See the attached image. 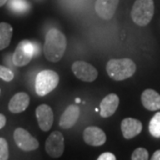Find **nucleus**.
<instances>
[{
	"label": "nucleus",
	"instance_id": "obj_1",
	"mask_svg": "<svg viewBox=\"0 0 160 160\" xmlns=\"http://www.w3.org/2000/svg\"><path fill=\"white\" fill-rule=\"evenodd\" d=\"M67 47V39L62 31L57 29H51L46 33L44 54L52 62H58L63 57Z\"/></svg>",
	"mask_w": 160,
	"mask_h": 160
},
{
	"label": "nucleus",
	"instance_id": "obj_2",
	"mask_svg": "<svg viewBox=\"0 0 160 160\" xmlns=\"http://www.w3.org/2000/svg\"><path fill=\"white\" fill-rule=\"evenodd\" d=\"M106 71L110 78L121 81L133 76L136 71V64L128 58L111 59L106 65Z\"/></svg>",
	"mask_w": 160,
	"mask_h": 160
},
{
	"label": "nucleus",
	"instance_id": "obj_3",
	"mask_svg": "<svg viewBox=\"0 0 160 160\" xmlns=\"http://www.w3.org/2000/svg\"><path fill=\"white\" fill-rule=\"evenodd\" d=\"M154 15L153 0H136L132 6L131 16L133 22L138 26L148 25Z\"/></svg>",
	"mask_w": 160,
	"mask_h": 160
},
{
	"label": "nucleus",
	"instance_id": "obj_4",
	"mask_svg": "<svg viewBox=\"0 0 160 160\" xmlns=\"http://www.w3.org/2000/svg\"><path fill=\"white\" fill-rule=\"evenodd\" d=\"M59 75L51 69H46L40 71L37 75L35 82L36 92L39 96H45L53 91L59 84Z\"/></svg>",
	"mask_w": 160,
	"mask_h": 160
},
{
	"label": "nucleus",
	"instance_id": "obj_5",
	"mask_svg": "<svg viewBox=\"0 0 160 160\" xmlns=\"http://www.w3.org/2000/svg\"><path fill=\"white\" fill-rule=\"evenodd\" d=\"M35 54L34 45L29 40H22L18 44L12 55V62L15 66L22 67L31 61Z\"/></svg>",
	"mask_w": 160,
	"mask_h": 160
},
{
	"label": "nucleus",
	"instance_id": "obj_6",
	"mask_svg": "<svg viewBox=\"0 0 160 160\" xmlns=\"http://www.w3.org/2000/svg\"><path fill=\"white\" fill-rule=\"evenodd\" d=\"M71 69L78 79L85 82H92L97 78L98 71L92 64L83 61L75 62Z\"/></svg>",
	"mask_w": 160,
	"mask_h": 160
},
{
	"label": "nucleus",
	"instance_id": "obj_7",
	"mask_svg": "<svg viewBox=\"0 0 160 160\" xmlns=\"http://www.w3.org/2000/svg\"><path fill=\"white\" fill-rule=\"evenodd\" d=\"M13 139L18 147L24 151L35 150L39 147L38 141L33 137L27 130L21 127L15 129L13 132Z\"/></svg>",
	"mask_w": 160,
	"mask_h": 160
},
{
	"label": "nucleus",
	"instance_id": "obj_8",
	"mask_svg": "<svg viewBox=\"0 0 160 160\" xmlns=\"http://www.w3.org/2000/svg\"><path fill=\"white\" fill-rule=\"evenodd\" d=\"M46 150L52 158H60L64 151V137L59 131L52 132L46 142Z\"/></svg>",
	"mask_w": 160,
	"mask_h": 160
},
{
	"label": "nucleus",
	"instance_id": "obj_9",
	"mask_svg": "<svg viewBox=\"0 0 160 160\" xmlns=\"http://www.w3.org/2000/svg\"><path fill=\"white\" fill-rule=\"evenodd\" d=\"M36 117L40 129L47 132L51 129L53 124V112L47 104H41L36 109Z\"/></svg>",
	"mask_w": 160,
	"mask_h": 160
},
{
	"label": "nucleus",
	"instance_id": "obj_10",
	"mask_svg": "<svg viewBox=\"0 0 160 160\" xmlns=\"http://www.w3.org/2000/svg\"><path fill=\"white\" fill-rule=\"evenodd\" d=\"M84 141L86 144L98 147L102 146L106 142V134L105 132L97 126H88L84 130L83 133Z\"/></svg>",
	"mask_w": 160,
	"mask_h": 160
},
{
	"label": "nucleus",
	"instance_id": "obj_11",
	"mask_svg": "<svg viewBox=\"0 0 160 160\" xmlns=\"http://www.w3.org/2000/svg\"><path fill=\"white\" fill-rule=\"evenodd\" d=\"M119 0H97L95 3V11L103 20H110L114 16Z\"/></svg>",
	"mask_w": 160,
	"mask_h": 160
},
{
	"label": "nucleus",
	"instance_id": "obj_12",
	"mask_svg": "<svg viewBox=\"0 0 160 160\" xmlns=\"http://www.w3.org/2000/svg\"><path fill=\"white\" fill-rule=\"evenodd\" d=\"M142 130V124L140 120L127 118L121 122V131L124 137L130 140L138 134H140Z\"/></svg>",
	"mask_w": 160,
	"mask_h": 160
},
{
	"label": "nucleus",
	"instance_id": "obj_13",
	"mask_svg": "<svg viewBox=\"0 0 160 160\" xmlns=\"http://www.w3.org/2000/svg\"><path fill=\"white\" fill-rule=\"evenodd\" d=\"M119 105V98L116 93H109L103 99L100 104V115L104 118H107L115 114Z\"/></svg>",
	"mask_w": 160,
	"mask_h": 160
},
{
	"label": "nucleus",
	"instance_id": "obj_14",
	"mask_svg": "<svg viewBox=\"0 0 160 160\" xmlns=\"http://www.w3.org/2000/svg\"><path fill=\"white\" fill-rule=\"evenodd\" d=\"M80 109L77 105H69L64 110L60 118V126L63 129H69L75 126L78 119L79 118Z\"/></svg>",
	"mask_w": 160,
	"mask_h": 160
},
{
	"label": "nucleus",
	"instance_id": "obj_15",
	"mask_svg": "<svg viewBox=\"0 0 160 160\" xmlns=\"http://www.w3.org/2000/svg\"><path fill=\"white\" fill-rule=\"evenodd\" d=\"M29 102L30 100L29 95L26 92H20L12 96L9 102L8 108L12 113H21L29 107Z\"/></svg>",
	"mask_w": 160,
	"mask_h": 160
},
{
	"label": "nucleus",
	"instance_id": "obj_16",
	"mask_svg": "<svg viewBox=\"0 0 160 160\" xmlns=\"http://www.w3.org/2000/svg\"><path fill=\"white\" fill-rule=\"evenodd\" d=\"M142 103L145 109L150 111L160 109V94L152 89H146L142 93Z\"/></svg>",
	"mask_w": 160,
	"mask_h": 160
},
{
	"label": "nucleus",
	"instance_id": "obj_17",
	"mask_svg": "<svg viewBox=\"0 0 160 160\" xmlns=\"http://www.w3.org/2000/svg\"><path fill=\"white\" fill-rule=\"evenodd\" d=\"M12 37V27L6 22H0V50L10 45Z\"/></svg>",
	"mask_w": 160,
	"mask_h": 160
},
{
	"label": "nucleus",
	"instance_id": "obj_18",
	"mask_svg": "<svg viewBox=\"0 0 160 160\" xmlns=\"http://www.w3.org/2000/svg\"><path fill=\"white\" fill-rule=\"evenodd\" d=\"M149 130L152 136L160 138V112L155 114L154 117L149 121Z\"/></svg>",
	"mask_w": 160,
	"mask_h": 160
},
{
	"label": "nucleus",
	"instance_id": "obj_19",
	"mask_svg": "<svg viewBox=\"0 0 160 160\" xmlns=\"http://www.w3.org/2000/svg\"><path fill=\"white\" fill-rule=\"evenodd\" d=\"M132 160H147L149 159V152L144 148H138L132 154Z\"/></svg>",
	"mask_w": 160,
	"mask_h": 160
},
{
	"label": "nucleus",
	"instance_id": "obj_20",
	"mask_svg": "<svg viewBox=\"0 0 160 160\" xmlns=\"http://www.w3.org/2000/svg\"><path fill=\"white\" fill-rule=\"evenodd\" d=\"M9 158L8 143L5 138L0 137V160H7Z\"/></svg>",
	"mask_w": 160,
	"mask_h": 160
},
{
	"label": "nucleus",
	"instance_id": "obj_21",
	"mask_svg": "<svg viewBox=\"0 0 160 160\" xmlns=\"http://www.w3.org/2000/svg\"><path fill=\"white\" fill-rule=\"evenodd\" d=\"M14 74L11 69H7L5 66L0 65V78L5 80L6 82H10L13 79Z\"/></svg>",
	"mask_w": 160,
	"mask_h": 160
},
{
	"label": "nucleus",
	"instance_id": "obj_22",
	"mask_svg": "<svg viewBox=\"0 0 160 160\" xmlns=\"http://www.w3.org/2000/svg\"><path fill=\"white\" fill-rule=\"evenodd\" d=\"M11 7L16 12H23L28 8V4L24 0H12Z\"/></svg>",
	"mask_w": 160,
	"mask_h": 160
},
{
	"label": "nucleus",
	"instance_id": "obj_23",
	"mask_svg": "<svg viewBox=\"0 0 160 160\" xmlns=\"http://www.w3.org/2000/svg\"><path fill=\"white\" fill-rule=\"evenodd\" d=\"M98 160H116V157L114 154L110 153V152H105L100 155L98 157Z\"/></svg>",
	"mask_w": 160,
	"mask_h": 160
},
{
	"label": "nucleus",
	"instance_id": "obj_24",
	"mask_svg": "<svg viewBox=\"0 0 160 160\" xmlns=\"http://www.w3.org/2000/svg\"><path fill=\"white\" fill-rule=\"evenodd\" d=\"M6 124V118L3 114H0V129H2Z\"/></svg>",
	"mask_w": 160,
	"mask_h": 160
},
{
	"label": "nucleus",
	"instance_id": "obj_25",
	"mask_svg": "<svg viewBox=\"0 0 160 160\" xmlns=\"http://www.w3.org/2000/svg\"><path fill=\"white\" fill-rule=\"evenodd\" d=\"M151 160H160V149L155 151L154 154L151 157Z\"/></svg>",
	"mask_w": 160,
	"mask_h": 160
},
{
	"label": "nucleus",
	"instance_id": "obj_26",
	"mask_svg": "<svg viewBox=\"0 0 160 160\" xmlns=\"http://www.w3.org/2000/svg\"><path fill=\"white\" fill-rule=\"evenodd\" d=\"M7 2V0H0V7L3 6Z\"/></svg>",
	"mask_w": 160,
	"mask_h": 160
},
{
	"label": "nucleus",
	"instance_id": "obj_27",
	"mask_svg": "<svg viewBox=\"0 0 160 160\" xmlns=\"http://www.w3.org/2000/svg\"><path fill=\"white\" fill-rule=\"evenodd\" d=\"M76 102L77 103L80 102V99H77V100H76Z\"/></svg>",
	"mask_w": 160,
	"mask_h": 160
}]
</instances>
